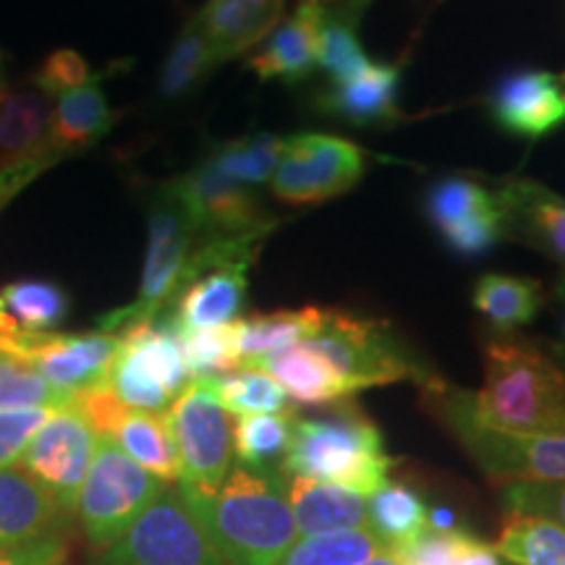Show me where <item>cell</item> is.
I'll return each instance as SVG.
<instances>
[{
    "mask_svg": "<svg viewBox=\"0 0 565 565\" xmlns=\"http://www.w3.org/2000/svg\"><path fill=\"white\" fill-rule=\"evenodd\" d=\"M179 487L210 545L228 565H278L299 540L280 469L233 466L215 492Z\"/></svg>",
    "mask_w": 565,
    "mask_h": 565,
    "instance_id": "cell-1",
    "label": "cell"
},
{
    "mask_svg": "<svg viewBox=\"0 0 565 565\" xmlns=\"http://www.w3.org/2000/svg\"><path fill=\"white\" fill-rule=\"evenodd\" d=\"M482 387L471 412L484 427L508 435L565 433V366L553 353L519 338H487Z\"/></svg>",
    "mask_w": 565,
    "mask_h": 565,
    "instance_id": "cell-2",
    "label": "cell"
},
{
    "mask_svg": "<svg viewBox=\"0 0 565 565\" xmlns=\"http://www.w3.org/2000/svg\"><path fill=\"white\" fill-rule=\"evenodd\" d=\"M393 466L395 458L387 456L383 433L372 416L351 401H341L317 416L296 414L291 448L280 471L370 498L391 479Z\"/></svg>",
    "mask_w": 565,
    "mask_h": 565,
    "instance_id": "cell-3",
    "label": "cell"
},
{
    "mask_svg": "<svg viewBox=\"0 0 565 565\" xmlns=\"http://www.w3.org/2000/svg\"><path fill=\"white\" fill-rule=\"evenodd\" d=\"M422 404L492 482L503 487L565 482V433L508 435L484 427L471 412V391L440 374L422 385Z\"/></svg>",
    "mask_w": 565,
    "mask_h": 565,
    "instance_id": "cell-4",
    "label": "cell"
},
{
    "mask_svg": "<svg viewBox=\"0 0 565 565\" xmlns=\"http://www.w3.org/2000/svg\"><path fill=\"white\" fill-rule=\"evenodd\" d=\"M353 387V393L395 383L427 385L437 372L383 320L324 309L320 330L303 341Z\"/></svg>",
    "mask_w": 565,
    "mask_h": 565,
    "instance_id": "cell-5",
    "label": "cell"
},
{
    "mask_svg": "<svg viewBox=\"0 0 565 565\" xmlns=\"http://www.w3.org/2000/svg\"><path fill=\"white\" fill-rule=\"evenodd\" d=\"M147 217H150V231H147V254L139 294L129 307L116 309V312L97 320L100 333L121 335L134 324L150 322L166 312L179 294L194 244L200 242V228H196L192 210L183 202L173 181L162 183L150 196Z\"/></svg>",
    "mask_w": 565,
    "mask_h": 565,
    "instance_id": "cell-6",
    "label": "cell"
},
{
    "mask_svg": "<svg viewBox=\"0 0 565 565\" xmlns=\"http://www.w3.org/2000/svg\"><path fill=\"white\" fill-rule=\"evenodd\" d=\"M166 487L162 479L134 463L116 443L97 437L95 458L76 505L89 547L103 553L121 540L139 515L166 492Z\"/></svg>",
    "mask_w": 565,
    "mask_h": 565,
    "instance_id": "cell-7",
    "label": "cell"
},
{
    "mask_svg": "<svg viewBox=\"0 0 565 565\" xmlns=\"http://www.w3.org/2000/svg\"><path fill=\"white\" fill-rule=\"evenodd\" d=\"M95 565H228L210 545L194 513L183 503L179 487H166L137 524L108 550L97 553Z\"/></svg>",
    "mask_w": 565,
    "mask_h": 565,
    "instance_id": "cell-8",
    "label": "cell"
},
{
    "mask_svg": "<svg viewBox=\"0 0 565 565\" xmlns=\"http://www.w3.org/2000/svg\"><path fill=\"white\" fill-rule=\"evenodd\" d=\"M366 173V152L353 141L322 131L282 139V154L270 181L273 194L288 204H322L351 192Z\"/></svg>",
    "mask_w": 565,
    "mask_h": 565,
    "instance_id": "cell-9",
    "label": "cell"
},
{
    "mask_svg": "<svg viewBox=\"0 0 565 565\" xmlns=\"http://www.w3.org/2000/svg\"><path fill=\"white\" fill-rule=\"evenodd\" d=\"M179 450L181 477L175 484L215 492L233 469V429L228 412L207 380H192L168 408Z\"/></svg>",
    "mask_w": 565,
    "mask_h": 565,
    "instance_id": "cell-10",
    "label": "cell"
},
{
    "mask_svg": "<svg viewBox=\"0 0 565 565\" xmlns=\"http://www.w3.org/2000/svg\"><path fill=\"white\" fill-rule=\"evenodd\" d=\"M121 338L108 333H0V351L30 364L45 383L76 395L87 387L108 383Z\"/></svg>",
    "mask_w": 565,
    "mask_h": 565,
    "instance_id": "cell-11",
    "label": "cell"
},
{
    "mask_svg": "<svg viewBox=\"0 0 565 565\" xmlns=\"http://www.w3.org/2000/svg\"><path fill=\"white\" fill-rule=\"evenodd\" d=\"M95 448L97 435L92 433L74 404H68L55 408L51 419L42 424L21 458V466L34 482L53 494L63 511L74 515Z\"/></svg>",
    "mask_w": 565,
    "mask_h": 565,
    "instance_id": "cell-12",
    "label": "cell"
},
{
    "mask_svg": "<svg viewBox=\"0 0 565 565\" xmlns=\"http://www.w3.org/2000/svg\"><path fill=\"white\" fill-rule=\"evenodd\" d=\"M484 108L500 131L519 139H545L565 124V74L515 68L487 92Z\"/></svg>",
    "mask_w": 565,
    "mask_h": 565,
    "instance_id": "cell-13",
    "label": "cell"
},
{
    "mask_svg": "<svg viewBox=\"0 0 565 565\" xmlns=\"http://www.w3.org/2000/svg\"><path fill=\"white\" fill-rule=\"evenodd\" d=\"M173 183L192 210L200 238L242 236V233L275 228V217L265 210L257 189L228 179L210 158Z\"/></svg>",
    "mask_w": 565,
    "mask_h": 565,
    "instance_id": "cell-14",
    "label": "cell"
},
{
    "mask_svg": "<svg viewBox=\"0 0 565 565\" xmlns=\"http://www.w3.org/2000/svg\"><path fill=\"white\" fill-rule=\"evenodd\" d=\"M401 66L372 63L356 79L328 84L315 95V110L356 129H383L401 121Z\"/></svg>",
    "mask_w": 565,
    "mask_h": 565,
    "instance_id": "cell-15",
    "label": "cell"
},
{
    "mask_svg": "<svg viewBox=\"0 0 565 565\" xmlns=\"http://www.w3.org/2000/svg\"><path fill=\"white\" fill-rule=\"evenodd\" d=\"M515 242L534 246L565 267V196L529 179L494 181Z\"/></svg>",
    "mask_w": 565,
    "mask_h": 565,
    "instance_id": "cell-16",
    "label": "cell"
},
{
    "mask_svg": "<svg viewBox=\"0 0 565 565\" xmlns=\"http://www.w3.org/2000/svg\"><path fill=\"white\" fill-rule=\"evenodd\" d=\"M252 265L231 263L210 267L189 280L175 294L166 315L171 317L179 333H196L233 324L242 315L246 301V273Z\"/></svg>",
    "mask_w": 565,
    "mask_h": 565,
    "instance_id": "cell-17",
    "label": "cell"
},
{
    "mask_svg": "<svg viewBox=\"0 0 565 565\" xmlns=\"http://www.w3.org/2000/svg\"><path fill=\"white\" fill-rule=\"evenodd\" d=\"M324 6L299 0L291 17L270 32L263 45L246 61L259 82L301 84L317 68V38Z\"/></svg>",
    "mask_w": 565,
    "mask_h": 565,
    "instance_id": "cell-18",
    "label": "cell"
},
{
    "mask_svg": "<svg viewBox=\"0 0 565 565\" xmlns=\"http://www.w3.org/2000/svg\"><path fill=\"white\" fill-rule=\"evenodd\" d=\"M71 515L26 471L0 469V553L68 532Z\"/></svg>",
    "mask_w": 565,
    "mask_h": 565,
    "instance_id": "cell-19",
    "label": "cell"
},
{
    "mask_svg": "<svg viewBox=\"0 0 565 565\" xmlns=\"http://www.w3.org/2000/svg\"><path fill=\"white\" fill-rule=\"evenodd\" d=\"M286 0H207L200 17L217 66L257 51L282 21Z\"/></svg>",
    "mask_w": 565,
    "mask_h": 565,
    "instance_id": "cell-20",
    "label": "cell"
},
{
    "mask_svg": "<svg viewBox=\"0 0 565 565\" xmlns=\"http://www.w3.org/2000/svg\"><path fill=\"white\" fill-rule=\"evenodd\" d=\"M244 366H257V370L270 374L286 395H291L301 406H333L356 395L341 374L307 343L288 345V349L275 351L270 356Z\"/></svg>",
    "mask_w": 565,
    "mask_h": 565,
    "instance_id": "cell-21",
    "label": "cell"
},
{
    "mask_svg": "<svg viewBox=\"0 0 565 565\" xmlns=\"http://www.w3.org/2000/svg\"><path fill=\"white\" fill-rule=\"evenodd\" d=\"M288 500L299 536L351 532L366 526V494L315 479L288 477Z\"/></svg>",
    "mask_w": 565,
    "mask_h": 565,
    "instance_id": "cell-22",
    "label": "cell"
},
{
    "mask_svg": "<svg viewBox=\"0 0 565 565\" xmlns=\"http://www.w3.org/2000/svg\"><path fill=\"white\" fill-rule=\"evenodd\" d=\"M118 121V113L108 105L100 82L68 92L58 97L53 108V124L47 134L45 150L55 160L68 158L97 145Z\"/></svg>",
    "mask_w": 565,
    "mask_h": 565,
    "instance_id": "cell-23",
    "label": "cell"
},
{
    "mask_svg": "<svg viewBox=\"0 0 565 565\" xmlns=\"http://www.w3.org/2000/svg\"><path fill=\"white\" fill-rule=\"evenodd\" d=\"M370 3L372 0H338L324 6L317 38V68L328 84L351 82L372 68L374 61L359 40V21Z\"/></svg>",
    "mask_w": 565,
    "mask_h": 565,
    "instance_id": "cell-24",
    "label": "cell"
},
{
    "mask_svg": "<svg viewBox=\"0 0 565 565\" xmlns=\"http://www.w3.org/2000/svg\"><path fill=\"white\" fill-rule=\"evenodd\" d=\"M471 307L494 335H511L536 320L545 307V286L526 275L484 273L471 288Z\"/></svg>",
    "mask_w": 565,
    "mask_h": 565,
    "instance_id": "cell-25",
    "label": "cell"
},
{
    "mask_svg": "<svg viewBox=\"0 0 565 565\" xmlns=\"http://www.w3.org/2000/svg\"><path fill=\"white\" fill-rule=\"evenodd\" d=\"M324 320V309L301 307V309H278L270 315L238 317L231 324L233 349H236L238 366L270 356L288 345L309 341Z\"/></svg>",
    "mask_w": 565,
    "mask_h": 565,
    "instance_id": "cell-26",
    "label": "cell"
},
{
    "mask_svg": "<svg viewBox=\"0 0 565 565\" xmlns=\"http://www.w3.org/2000/svg\"><path fill=\"white\" fill-rule=\"evenodd\" d=\"M53 105L38 92H6L0 97V171L45 154Z\"/></svg>",
    "mask_w": 565,
    "mask_h": 565,
    "instance_id": "cell-27",
    "label": "cell"
},
{
    "mask_svg": "<svg viewBox=\"0 0 565 565\" xmlns=\"http://www.w3.org/2000/svg\"><path fill=\"white\" fill-rule=\"evenodd\" d=\"M68 309L71 299L58 282L42 278L6 282L0 288V333H55Z\"/></svg>",
    "mask_w": 565,
    "mask_h": 565,
    "instance_id": "cell-28",
    "label": "cell"
},
{
    "mask_svg": "<svg viewBox=\"0 0 565 565\" xmlns=\"http://www.w3.org/2000/svg\"><path fill=\"white\" fill-rule=\"evenodd\" d=\"M429 503L414 484L387 479L366 498V526L398 553L427 529Z\"/></svg>",
    "mask_w": 565,
    "mask_h": 565,
    "instance_id": "cell-29",
    "label": "cell"
},
{
    "mask_svg": "<svg viewBox=\"0 0 565 565\" xmlns=\"http://www.w3.org/2000/svg\"><path fill=\"white\" fill-rule=\"evenodd\" d=\"M113 443H116L134 463H139L141 469H147L166 484L179 482V450H175L168 412H131L124 419L121 427H118Z\"/></svg>",
    "mask_w": 565,
    "mask_h": 565,
    "instance_id": "cell-30",
    "label": "cell"
},
{
    "mask_svg": "<svg viewBox=\"0 0 565 565\" xmlns=\"http://www.w3.org/2000/svg\"><path fill=\"white\" fill-rule=\"evenodd\" d=\"M494 550L505 565H565V526L547 515L508 511Z\"/></svg>",
    "mask_w": 565,
    "mask_h": 565,
    "instance_id": "cell-31",
    "label": "cell"
},
{
    "mask_svg": "<svg viewBox=\"0 0 565 565\" xmlns=\"http://www.w3.org/2000/svg\"><path fill=\"white\" fill-rule=\"evenodd\" d=\"M498 207L500 196L494 181L482 183L463 173L440 175L422 194V215L433 231L448 228V225L469 221V217Z\"/></svg>",
    "mask_w": 565,
    "mask_h": 565,
    "instance_id": "cell-32",
    "label": "cell"
},
{
    "mask_svg": "<svg viewBox=\"0 0 565 565\" xmlns=\"http://www.w3.org/2000/svg\"><path fill=\"white\" fill-rule=\"evenodd\" d=\"M217 63L212 58L210 42L204 38L200 17H194L181 26L175 34L171 47H168L166 61H162L158 95L160 100L175 103L192 97V92L207 79L210 71Z\"/></svg>",
    "mask_w": 565,
    "mask_h": 565,
    "instance_id": "cell-33",
    "label": "cell"
},
{
    "mask_svg": "<svg viewBox=\"0 0 565 565\" xmlns=\"http://www.w3.org/2000/svg\"><path fill=\"white\" fill-rule=\"evenodd\" d=\"M296 412L238 416L233 427V454L246 469H275L291 448Z\"/></svg>",
    "mask_w": 565,
    "mask_h": 565,
    "instance_id": "cell-34",
    "label": "cell"
},
{
    "mask_svg": "<svg viewBox=\"0 0 565 565\" xmlns=\"http://www.w3.org/2000/svg\"><path fill=\"white\" fill-rule=\"evenodd\" d=\"M282 139L278 134L259 131L249 137L223 141L212 147L207 158L215 162L228 179L244 183L249 189H259L273 181L275 168H278L282 154Z\"/></svg>",
    "mask_w": 565,
    "mask_h": 565,
    "instance_id": "cell-35",
    "label": "cell"
},
{
    "mask_svg": "<svg viewBox=\"0 0 565 565\" xmlns=\"http://www.w3.org/2000/svg\"><path fill=\"white\" fill-rule=\"evenodd\" d=\"M383 550L391 547L370 526H362L338 534L301 536L278 565H364Z\"/></svg>",
    "mask_w": 565,
    "mask_h": 565,
    "instance_id": "cell-36",
    "label": "cell"
},
{
    "mask_svg": "<svg viewBox=\"0 0 565 565\" xmlns=\"http://www.w3.org/2000/svg\"><path fill=\"white\" fill-rule=\"evenodd\" d=\"M207 383L228 414H278L288 408L286 391L257 366H236V370L212 377Z\"/></svg>",
    "mask_w": 565,
    "mask_h": 565,
    "instance_id": "cell-37",
    "label": "cell"
},
{
    "mask_svg": "<svg viewBox=\"0 0 565 565\" xmlns=\"http://www.w3.org/2000/svg\"><path fill=\"white\" fill-rule=\"evenodd\" d=\"M68 404H74V395L45 383L30 364L0 351V408H61Z\"/></svg>",
    "mask_w": 565,
    "mask_h": 565,
    "instance_id": "cell-38",
    "label": "cell"
},
{
    "mask_svg": "<svg viewBox=\"0 0 565 565\" xmlns=\"http://www.w3.org/2000/svg\"><path fill=\"white\" fill-rule=\"evenodd\" d=\"M435 233L440 238V244L454 257L469 259V263L487 257L503 238H511L503 202H500L498 210L482 212V215H475L469 221L448 225V228H440Z\"/></svg>",
    "mask_w": 565,
    "mask_h": 565,
    "instance_id": "cell-39",
    "label": "cell"
},
{
    "mask_svg": "<svg viewBox=\"0 0 565 565\" xmlns=\"http://www.w3.org/2000/svg\"><path fill=\"white\" fill-rule=\"evenodd\" d=\"M181 351L192 380H212L236 370L238 359L233 349L231 324L212 330H196V333H179Z\"/></svg>",
    "mask_w": 565,
    "mask_h": 565,
    "instance_id": "cell-40",
    "label": "cell"
},
{
    "mask_svg": "<svg viewBox=\"0 0 565 565\" xmlns=\"http://www.w3.org/2000/svg\"><path fill=\"white\" fill-rule=\"evenodd\" d=\"M30 82L40 89V95L58 100L68 92L103 82V74H95L82 53L63 47V51H53L42 61V66L30 76Z\"/></svg>",
    "mask_w": 565,
    "mask_h": 565,
    "instance_id": "cell-41",
    "label": "cell"
},
{
    "mask_svg": "<svg viewBox=\"0 0 565 565\" xmlns=\"http://www.w3.org/2000/svg\"><path fill=\"white\" fill-rule=\"evenodd\" d=\"M55 408H0V469L21 463L32 437Z\"/></svg>",
    "mask_w": 565,
    "mask_h": 565,
    "instance_id": "cell-42",
    "label": "cell"
},
{
    "mask_svg": "<svg viewBox=\"0 0 565 565\" xmlns=\"http://www.w3.org/2000/svg\"><path fill=\"white\" fill-rule=\"evenodd\" d=\"M471 540H475V534L469 529L435 532V529L427 526L414 542H408L395 555H398L401 565H456Z\"/></svg>",
    "mask_w": 565,
    "mask_h": 565,
    "instance_id": "cell-43",
    "label": "cell"
},
{
    "mask_svg": "<svg viewBox=\"0 0 565 565\" xmlns=\"http://www.w3.org/2000/svg\"><path fill=\"white\" fill-rule=\"evenodd\" d=\"M74 408L82 414V419L89 424L92 433L97 437H105V440H113L126 416L134 412V408H129L121 398H118L116 391H113L108 383H100L76 393Z\"/></svg>",
    "mask_w": 565,
    "mask_h": 565,
    "instance_id": "cell-44",
    "label": "cell"
},
{
    "mask_svg": "<svg viewBox=\"0 0 565 565\" xmlns=\"http://www.w3.org/2000/svg\"><path fill=\"white\" fill-rule=\"evenodd\" d=\"M500 500L508 511L547 515V519L565 526V482L505 484Z\"/></svg>",
    "mask_w": 565,
    "mask_h": 565,
    "instance_id": "cell-45",
    "label": "cell"
},
{
    "mask_svg": "<svg viewBox=\"0 0 565 565\" xmlns=\"http://www.w3.org/2000/svg\"><path fill=\"white\" fill-rule=\"evenodd\" d=\"M68 555V532L45 536L0 553V565H63Z\"/></svg>",
    "mask_w": 565,
    "mask_h": 565,
    "instance_id": "cell-46",
    "label": "cell"
},
{
    "mask_svg": "<svg viewBox=\"0 0 565 565\" xmlns=\"http://www.w3.org/2000/svg\"><path fill=\"white\" fill-rule=\"evenodd\" d=\"M456 565H505V563L503 557L498 555V550L487 545V542L479 540V536H475V540L469 542V547H466L461 557L456 561Z\"/></svg>",
    "mask_w": 565,
    "mask_h": 565,
    "instance_id": "cell-47",
    "label": "cell"
},
{
    "mask_svg": "<svg viewBox=\"0 0 565 565\" xmlns=\"http://www.w3.org/2000/svg\"><path fill=\"white\" fill-rule=\"evenodd\" d=\"M427 526L435 529V532H458V529H466L461 519H458V513L448 505H429Z\"/></svg>",
    "mask_w": 565,
    "mask_h": 565,
    "instance_id": "cell-48",
    "label": "cell"
},
{
    "mask_svg": "<svg viewBox=\"0 0 565 565\" xmlns=\"http://www.w3.org/2000/svg\"><path fill=\"white\" fill-rule=\"evenodd\" d=\"M364 565H401V561H398V555H395V550H383V553H377L372 561H366Z\"/></svg>",
    "mask_w": 565,
    "mask_h": 565,
    "instance_id": "cell-49",
    "label": "cell"
},
{
    "mask_svg": "<svg viewBox=\"0 0 565 565\" xmlns=\"http://www.w3.org/2000/svg\"><path fill=\"white\" fill-rule=\"evenodd\" d=\"M561 301V315H557V330H561V338H563V345H565V299H557Z\"/></svg>",
    "mask_w": 565,
    "mask_h": 565,
    "instance_id": "cell-50",
    "label": "cell"
},
{
    "mask_svg": "<svg viewBox=\"0 0 565 565\" xmlns=\"http://www.w3.org/2000/svg\"><path fill=\"white\" fill-rule=\"evenodd\" d=\"M6 66H9V55L0 51V89H6Z\"/></svg>",
    "mask_w": 565,
    "mask_h": 565,
    "instance_id": "cell-51",
    "label": "cell"
},
{
    "mask_svg": "<svg viewBox=\"0 0 565 565\" xmlns=\"http://www.w3.org/2000/svg\"><path fill=\"white\" fill-rule=\"evenodd\" d=\"M555 296H557V299H565V273L555 282Z\"/></svg>",
    "mask_w": 565,
    "mask_h": 565,
    "instance_id": "cell-52",
    "label": "cell"
},
{
    "mask_svg": "<svg viewBox=\"0 0 565 565\" xmlns=\"http://www.w3.org/2000/svg\"><path fill=\"white\" fill-rule=\"evenodd\" d=\"M553 356L565 366V345H553Z\"/></svg>",
    "mask_w": 565,
    "mask_h": 565,
    "instance_id": "cell-53",
    "label": "cell"
},
{
    "mask_svg": "<svg viewBox=\"0 0 565 565\" xmlns=\"http://www.w3.org/2000/svg\"><path fill=\"white\" fill-rule=\"evenodd\" d=\"M309 3H320V6H328V3H338V0H309Z\"/></svg>",
    "mask_w": 565,
    "mask_h": 565,
    "instance_id": "cell-54",
    "label": "cell"
},
{
    "mask_svg": "<svg viewBox=\"0 0 565 565\" xmlns=\"http://www.w3.org/2000/svg\"><path fill=\"white\" fill-rule=\"evenodd\" d=\"M6 92H9V89H0V97H3V95H6Z\"/></svg>",
    "mask_w": 565,
    "mask_h": 565,
    "instance_id": "cell-55",
    "label": "cell"
}]
</instances>
